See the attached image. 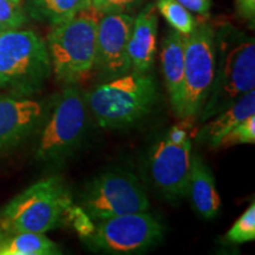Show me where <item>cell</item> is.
Segmentation results:
<instances>
[{
    "label": "cell",
    "mask_w": 255,
    "mask_h": 255,
    "mask_svg": "<svg viewBox=\"0 0 255 255\" xmlns=\"http://www.w3.org/2000/svg\"><path fill=\"white\" fill-rule=\"evenodd\" d=\"M215 76L199 119L205 122L255 88V41L231 25L214 31Z\"/></svg>",
    "instance_id": "6da1fadb"
},
{
    "label": "cell",
    "mask_w": 255,
    "mask_h": 255,
    "mask_svg": "<svg viewBox=\"0 0 255 255\" xmlns=\"http://www.w3.org/2000/svg\"><path fill=\"white\" fill-rule=\"evenodd\" d=\"M84 97L102 128L120 129L151 113L158 101V87L149 72L130 71L98 85Z\"/></svg>",
    "instance_id": "7a4b0ae2"
},
{
    "label": "cell",
    "mask_w": 255,
    "mask_h": 255,
    "mask_svg": "<svg viewBox=\"0 0 255 255\" xmlns=\"http://www.w3.org/2000/svg\"><path fill=\"white\" fill-rule=\"evenodd\" d=\"M101 15L90 6L51 30L46 47L57 81L77 85L90 77L95 70Z\"/></svg>",
    "instance_id": "3957f363"
},
{
    "label": "cell",
    "mask_w": 255,
    "mask_h": 255,
    "mask_svg": "<svg viewBox=\"0 0 255 255\" xmlns=\"http://www.w3.org/2000/svg\"><path fill=\"white\" fill-rule=\"evenodd\" d=\"M71 206V194L62 178H43L0 210V228L6 235L24 232L45 234L59 227Z\"/></svg>",
    "instance_id": "277c9868"
},
{
    "label": "cell",
    "mask_w": 255,
    "mask_h": 255,
    "mask_svg": "<svg viewBox=\"0 0 255 255\" xmlns=\"http://www.w3.org/2000/svg\"><path fill=\"white\" fill-rule=\"evenodd\" d=\"M52 68L46 43L27 30H5L0 33V89L30 95L39 89Z\"/></svg>",
    "instance_id": "5b68a950"
},
{
    "label": "cell",
    "mask_w": 255,
    "mask_h": 255,
    "mask_svg": "<svg viewBox=\"0 0 255 255\" xmlns=\"http://www.w3.org/2000/svg\"><path fill=\"white\" fill-rule=\"evenodd\" d=\"M88 123L85 97L77 85H65L44 124L36 158L41 162H62L69 157L81 145L87 133Z\"/></svg>",
    "instance_id": "8992f818"
},
{
    "label": "cell",
    "mask_w": 255,
    "mask_h": 255,
    "mask_svg": "<svg viewBox=\"0 0 255 255\" xmlns=\"http://www.w3.org/2000/svg\"><path fill=\"white\" fill-rule=\"evenodd\" d=\"M79 207L89 219L100 222L114 216L148 212L150 205L135 175L124 169H111L84 187Z\"/></svg>",
    "instance_id": "52a82bcc"
},
{
    "label": "cell",
    "mask_w": 255,
    "mask_h": 255,
    "mask_svg": "<svg viewBox=\"0 0 255 255\" xmlns=\"http://www.w3.org/2000/svg\"><path fill=\"white\" fill-rule=\"evenodd\" d=\"M164 227L150 213L141 212L102 220L84 238L95 251L132 254L146 251L163 237Z\"/></svg>",
    "instance_id": "ba28073f"
},
{
    "label": "cell",
    "mask_w": 255,
    "mask_h": 255,
    "mask_svg": "<svg viewBox=\"0 0 255 255\" xmlns=\"http://www.w3.org/2000/svg\"><path fill=\"white\" fill-rule=\"evenodd\" d=\"M184 100L181 119L193 120L202 110L215 76L214 30L208 24H197L183 36Z\"/></svg>",
    "instance_id": "9c48e42d"
},
{
    "label": "cell",
    "mask_w": 255,
    "mask_h": 255,
    "mask_svg": "<svg viewBox=\"0 0 255 255\" xmlns=\"http://www.w3.org/2000/svg\"><path fill=\"white\" fill-rule=\"evenodd\" d=\"M191 148V139L175 143L164 137L151 149L149 167L152 182L169 201H178L188 195Z\"/></svg>",
    "instance_id": "30bf717a"
},
{
    "label": "cell",
    "mask_w": 255,
    "mask_h": 255,
    "mask_svg": "<svg viewBox=\"0 0 255 255\" xmlns=\"http://www.w3.org/2000/svg\"><path fill=\"white\" fill-rule=\"evenodd\" d=\"M133 18L127 13L102 14L97 30L95 69L110 81L131 71L128 43Z\"/></svg>",
    "instance_id": "8fae6325"
},
{
    "label": "cell",
    "mask_w": 255,
    "mask_h": 255,
    "mask_svg": "<svg viewBox=\"0 0 255 255\" xmlns=\"http://www.w3.org/2000/svg\"><path fill=\"white\" fill-rule=\"evenodd\" d=\"M41 102L24 96H0V151L24 141L46 117Z\"/></svg>",
    "instance_id": "7c38bea8"
},
{
    "label": "cell",
    "mask_w": 255,
    "mask_h": 255,
    "mask_svg": "<svg viewBox=\"0 0 255 255\" xmlns=\"http://www.w3.org/2000/svg\"><path fill=\"white\" fill-rule=\"evenodd\" d=\"M158 18L155 4H148L133 18L128 55H129L131 71L138 73L150 72L155 62L157 46Z\"/></svg>",
    "instance_id": "4fadbf2b"
},
{
    "label": "cell",
    "mask_w": 255,
    "mask_h": 255,
    "mask_svg": "<svg viewBox=\"0 0 255 255\" xmlns=\"http://www.w3.org/2000/svg\"><path fill=\"white\" fill-rule=\"evenodd\" d=\"M161 63L171 108L182 116L184 100V44L183 36L171 30L162 41Z\"/></svg>",
    "instance_id": "5bb4252c"
},
{
    "label": "cell",
    "mask_w": 255,
    "mask_h": 255,
    "mask_svg": "<svg viewBox=\"0 0 255 255\" xmlns=\"http://www.w3.org/2000/svg\"><path fill=\"white\" fill-rule=\"evenodd\" d=\"M188 195L195 212L202 219L212 220L219 214L221 199L216 189L214 175L197 154L191 155Z\"/></svg>",
    "instance_id": "9a60e30c"
},
{
    "label": "cell",
    "mask_w": 255,
    "mask_h": 255,
    "mask_svg": "<svg viewBox=\"0 0 255 255\" xmlns=\"http://www.w3.org/2000/svg\"><path fill=\"white\" fill-rule=\"evenodd\" d=\"M252 115H255V90L245 94L228 108L213 116L212 120L209 119V122L197 132V142L215 149V145L226 133Z\"/></svg>",
    "instance_id": "2e32d148"
},
{
    "label": "cell",
    "mask_w": 255,
    "mask_h": 255,
    "mask_svg": "<svg viewBox=\"0 0 255 255\" xmlns=\"http://www.w3.org/2000/svg\"><path fill=\"white\" fill-rule=\"evenodd\" d=\"M90 6V0H25V12L31 18L52 26L69 20Z\"/></svg>",
    "instance_id": "e0dca14e"
},
{
    "label": "cell",
    "mask_w": 255,
    "mask_h": 255,
    "mask_svg": "<svg viewBox=\"0 0 255 255\" xmlns=\"http://www.w3.org/2000/svg\"><path fill=\"white\" fill-rule=\"evenodd\" d=\"M59 247L43 233H15L0 242V255H55Z\"/></svg>",
    "instance_id": "ac0fdd59"
},
{
    "label": "cell",
    "mask_w": 255,
    "mask_h": 255,
    "mask_svg": "<svg viewBox=\"0 0 255 255\" xmlns=\"http://www.w3.org/2000/svg\"><path fill=\"white\" fill-rule=\"evenodd\" d=\"M155 6L173 30L182 36L190 34L196 27V19L177 0H156Z\"/></svg>",
    "instance_id": "d6986e66"
},
{
    "label": "cell",
    "mask_w": 255,
    "mask_h": 255,
    "mask_svg": "<svg viewBox=\"0 0 255 255\" xmlns=\"http://www.w3.org/2000/svg\"><path fill=\"white\" fill-rule=\"evenodd\" d=\"M226 240L231 244H245L255 240V205H252L237 220L226 234Z\"/></svg>",
    "instance_id": "ffe728a7"
},
{
    "label": "cell",
    "mask_w": 255,
    "mask_h": 255,
    "mask_svg": "<svg viewBox=\"0 0 255 255\" xmlns=\"http://www.w3.org/2000/svg\"><path fill=\"white\" fill-rule=\"evenodd\" d=\"M255 142V115L247 117L231 131L226 133L215 145V149L228 148L235 144H253Z\"/></svg>",
    "instance_id": "44dd1931"
},
{
    "label": "cell",
    "mask_w": 255,
    "mask_h": 255,
    "mask_svg": "<svg viewBox=\"0 0 255 255\" xmlns=\"http://www.w3.org/2000/svg\"><path fill=\"white\" fill-rule=\"evenodd\" d=\"M26 23V14L21 4L14 0H0V25L6 30L20 28Z\"/></svg>",
    "instance_id": "7402d4cb"
},
{
    "label": "cell",
    "mask_w": 255,
    "mask_h": 255,
    "mask_svg": "<svg viewBox=\"0 0 255 255\" xmlns=\"http://www.w3.org/2000/svg\"><path fill=\"white\" fill-rule=\"evenodd\" d=\"M144 0H90L91 7L100 14L126 13L136 8Z\"/></svg>",
    "instance_id": "603a6c76"
},
{
    "label": "cell",
    "mask_w": 255,
    "mask_h": 255,
    "mask_svg": "<svg viewBox=\"0 0 255 255\" xmlns=\"http://www.w3.org/2000/svg\"><path fill=\"white\" fill-rule=\"evenodd\" d=\"M177 1L190 12H194L201 17H208L212 7V0H177Z\"/></svg>",
    "instance_id": "cb8c5ba5"
},
{
    "label": "cell",
    "mask_w": 255,
    "mask_h": 255,
    "mask_svg": "<svg viewBox=\"0 0 255 255\" xmlns=\"http://www.w3.org/2000/svg\"><path fill=\"white\" fill-rule=\"evenodd\" d=\"M238 14L245 20L250 21L252 27L255 23V0H235Z\"/></svg>",
    "instance_id": "d4e9b609"
},
{
    "label": "cell",
    "mask_w": 255,
    "mask_h": 255,
    "mask_svg": "<svg viewBox=\"0 0 255 255\" xmlns=\"http://www.w3.org/2000/svg\"><path fill=\"white\" fill-rule=\"evenodd\" d=\"M5 237H6V234H5V233H4V232H2V231H1V228H0V242H1L2 240H4V239H5Z\"/></svg>",
    "instance_id": "484cf974"
},
{
    "label": "cell",
    "mask_w": 255,
    "mask_h": 255,
    "mask_svg": "<svg viewBox=\"0 0 255 255\" xmlns=\"http://www.w3.org/2000/svg\"><path fill=\"white\" fill-rule=\"evenodd\" d=\"M5 30H6V28L4 26H1V25H0V33H1V32L5 31Z\"/></svg>",
    "instance_id": "4316f807"
},
{
    "label": "cell",
    "mask_w": 255,
    "mask_h": 255,
    "mask_svg": "<svg viewBox=\"0 0 255 255\" xmlns=\"http://www.w3.org/2000/svg\"><path fill=\"white\" fill-rule=\"evenodd\" d=\"M14 1H17V2H19V4H21V2H23V0H14Z\"/></svg>",
    "instance_id": "83f0119b"
}]
</instances>
